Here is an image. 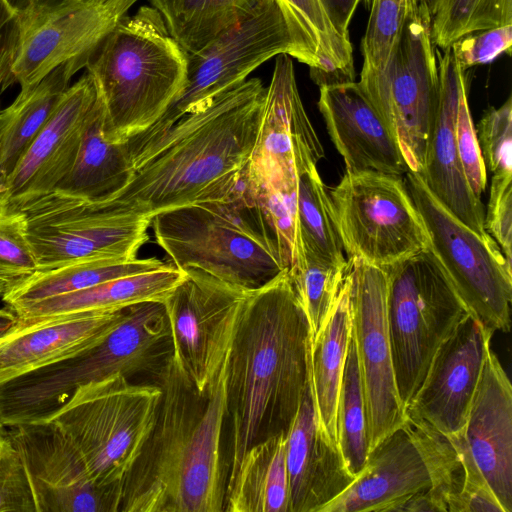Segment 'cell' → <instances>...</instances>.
<instances>
[{"instance_id": "obj_40", "label": "cell", "mask_w": 512, "mask_h": 512, "mask_svg": "<svg viewBox=\"0 0 512 512\" xmlns=\"http://www.w3.org/2000/svg\"><path fill=\"white\" fill-rule=\"evenodd\" d=\"M414 1H370L369 18L361 41L362 68L384 67Z\"/></svg>"}, {"instance_id": "obj_28", "label": "cell", "mask_w": 512, "mask_h": 512, "mask_svg": "<svg viewBox=\"0 0 512 512\" xmlns=\"http://www.w3.org/2000/svg\"><path fill=\"white\" fill-rule=\"evenodd\" d=\"M183 276L184 271L167 264L160 269L10 308L16 313L18 323L78 313L116 311L145 301L163 302Z\"/></svg>"}, {"instance_id": "obj_44", "label": "cell", "mask_w": 512, "mask_h": 512, "mask_svg": "<svg viewBox=\"0 0 512 512\" xmlns=\"http://www.w3.org/2000/svg\"><path fill=\"white\" fill-rule=\"evenodd\" d=\"M171 36L188 53L201 48V34L209 0H149Z\"/></svg>"}, {"instance_id": "obj_33", "label": "cell", "mask_w": 512, "mask_h": 512, "mask_svg": "<svg viewBox=\"0 0 512 512\" xmlns=\"http://www.w3.org/2000/svg\"><path fill=\"white\" fill-rule=\"evenodd\" d=\"M166 265L167 263L155 257L78 262L50 270L35 271L8 288L1 299L6 306L11 307L75 292L108 280L160 269Z\"/></svg>"}, {"instance_id": "obj_46", "label": "cell", "mask_w": 512, "mask_h": 512, "mask_svg": "<svg viewBox=\"0 0 512 512\" xmlns=\"http://www.w3.org/2000/svg\"><path fill=\"white\" fill-rule=\"evenodd\" d=\"M512 25L493 27L465 35L451 46L459 65L467 69L491 63L503 53L511 54Z\"/></svg>"}, {"instance_id": "obj_4", "label": "cell", "mask_w": 512, "mask_h": 512, "mask_svg": "<svg viewBox=\"0 0 512 512\" xmlns=\"http://www.w3.org/2000/svg\"><path fill=\"white\" fill-rule=\"evenodd\" d=\"M150 227L174 267L202 270L247 292L288 269L256 205L247 167L225 198L158 213Z\"/></svg>"}, {"instance_id": "obj_42", "label": "cell", "mask_w": 512, "mask_h": 512, "mask_svg": "<svg viewBox=\"0 0 512 512\" xmlns=\"http://www.w3.org/2000/svg\"><path fill=\"white\" fill-rule=\"evenodd\" d=\"M0 512H37L25 463L8 431L0 436Z\"/></svg>"}, {"instance_id": "obj_53", "label": "cell", "mask_w": 512, "mask_h": 512, "mask_svg": "<svg viewBox=\"0 0 512 512\" xmlns=\"http://www.w3.org/2000/svg\"><path fill=\"white\" fill-rule=\"evenodd\" d=\"M8 1L16 10H21L37 0H8Z\"/></svg>"}, {"instance_id": "obj_23", "label": "cell", "mask_w": 512, "mask_h": 512, "mask_svg": "<svg viewBox=\"0 0 512 512\" xmlns=\"http://www.w3.org/2000/svg\"><path fill=\"white\" fill-rule=\"evenodd\" d=\"M464 436L504 512H512V386L490 349L470 407Z\"/></svg>"}, {"instance_id": "obj_54", "label": "cell", "mask_w": 512, "mask_h": 512, "mask_svg": "<svg viewBox=\"0 0 512 512\" xmlns=\"http://www.w3.org/2000/svg\"><path fill=\"white\" fill-rule=\"evenodd\" d=\"M286 9L292 11L294 14H296L293 9L290 7L288 2L286 0H278ZM297 16V15H296ZM298 17V16H297ZM304 25V24H303Z\"/></svg>"}, {"instance_id": "obj_5", "label": "cell", "mask_w": 512, "mask_h": 512, "mask_svg": "<svg viewBox=\"0 0 512 512\" xmlns=\"http://www.w3.org/2000/svg\"><path fill=\"white\" fill-rule=\"evenodd\" d=\"M85 69L103 108L106 137L126 142L152 126L183 91L188 53L158 11L142 6L118 22Z\"/></svg>"}, {"instance_id": "obj_13", "label": "cell", "mask_w": 512, "mask_h": 512, "mask_svg": "<svg viewBox=\"0 0 512 512\" xmlns=\"http://www.w3.org/2000/svg\"><path fill=\"white\" fill-rule=\"evenodd\" d=\"M329 193L348 259L384 268L427 248L426 228L401 176L346 171Z\"/></svg>"}, {"instance_id": "obj_3", "label": "cell", "mask_w": 512, "mask_h": 512, "mask_svg": "<svg viewBox=\"0 0 512 512\" xmlns=\"http://www.w3.org/2000/svg\"><path fill=\"white\" fill-rule=\"evenodd\" d=\"M266 87L245 80L175 123L132 160L129 183L105 199L152 218L176 207L223 199L248 163Z\"/></svg>"}, {"instance_id": "obj_45", "label": "cell", "mask_w": 512, "mask_h": 512, "mask_svg": "<svg viewBox=\"0 0 512 512\" xmlns=\"http://www.w3.org/2000/svg\"><path fill=\"white\" fill-rule=\"evenodd\" d=\"M455 137L460 163L467 183L474 195L481 198L486 189L487 169L468 105L467 87L462 90L458 102Z\"/></svg>"}, {"instance_id": "obj_34", "label": "cell", "mask_w": 512, "mask_h": 512, "mask_svg": "<svg viewBox=\"0 0 512 512\" xmlns=\"http://www.w3.org/2000/svg\"><path fill=\"white\" fill-rule=\"evenodd\" d=\"M297 216L303 250L321 261L346 266L333 203L317 167L298 177Z\"/></svg>"}, {"instance_id": "obj_1", "label": "cell", "mask_w": 512, "mask_h": 512, "mask_svg": "<svg viewBox=\"0 0 512 512\" xmlns=\"http://www.w3.org/2000/svg\"><path fill=\"white\" fill-rule=\"evenodd\" d=\"M228 353L204 391L171 354L153 373L161 388L156 422L124 482L119 512L225 510L229 468L222 435Z\"/></svg>"}, {"instance_id": "obj_14", "label": "cell", "mask_w": 512, "mask_h": 512, "mask_svg": "<svg viewBox=\"0 0 512 512\" xmlns=\"http://www.w3.org/2000/svg\"><path fill=\"white\" fill-rule=\"evenodd\" d=\"M138 0H37L18 10L9 87L32 86L60 65L89 59Z\"/></svg>"}, {"instance_id": "obj_58", "label": "cell", "mask_w": 512, "mask_h": 512, "mask_svg": "<svg viewBox=\"0 0 512 512\" xmlns=\"http://www.w3.org/2000/svg\"><path fill=\"white\" fill-rule=\"evenodd\" d=\"M426 2H427V0H426Z\"/></svg>"}, {"instance_id": "obj_12", "label": "cell", "mask_w": 512, "mask_h": 512, "mask_svg": "<svg viewBox=\"0 0 512 512\" xmlns=\"http://www.w3.org/2000/svg\"><path fill=\"white\" fill-rule=\"evenodd\" d=\"M406 187L423 220L428 246L468 313L491 331H510L511 263L489 235H480L448 211L419 174Z\"/></svg>"}, {"instance_id": "obj_37", "label": "cell", "mask_w": 512, "mask_h": 512, "mask_svg": "<svg viewBox=\"0 0 512 512\" xmlns=\"http://www.w3.org/2000/svg\"><path fill=\"white\" fill-rule=\"evenodd\" d=\"M346 266L317 259L303 250L288 275L296 296L304 309L310 339L315 338L327 322L345 278Z\"/></svg>"}, {"instance_id": "obj_8", "label": "cell", "mask_w": 512, "mask_h": 512, "mask_svg": "<svg viewBox=\"0 0 512 512\" xmlns=\"http://www.w3.org/2000/svg\"><path fill=\"white\" fill-rule=\"evenodd\" d=\"M158 384L114 374L79 386L50 421L70 439L93 482L123 492L124 482L154 428Z\"/></svg>"}, {"instance_id": "obj_11", "label": "cell", "mask_w": 512, "mask_h": 512, "mask_svg": "<svg viewBox=\"0 0 512 512\" xmlns=\"http://www.w3.org/2000/svg\"><path fill=\"white\" fill-rule=\"evenodd\" d=\"M37 271L78 262L137 258L151 218L114 200H89L54 190L17 210Z\"/></svg>"}, {"instance_id": "obj_39", "label": "cell", "mask_w": 512, "mask_h": 512, "mask_svg": "<svg viewBox=\"0 0 512 512\" xmlns=\"http://www.w3.org/2000/svg\"><path fill=\"white\" fill-rule=\"evenodd\" d=\"M249 178V177H248ZM256 205L262 212L286 267L293 266L303 252L298 228L297 184L285 190L257 186L250 179Z\"/></svg>"}, {"instance_id": "obj_22", "label": "cell", "mask_w": 512, "mask_h": 512, "mask_svg": "<svg viewBox=\"0 0 512 512\" xmlns=\"http://www.w3.org/2000/svg\"><path fill=\"white\" fill-rule=\"evenodd\" d=\"M436 50L439 103L424 170L420 175L433 196L456 218L480 235L488 234L481 198L474 195L465 178L456 144L455 119L466 71L448 47Z\"/></svg>"}, {"instance_id": "obj_15", "label": "cell", "mask_w": 512, "mask_h": 512, "mask_svg": "<svg viewBox=\"0 0 512 512\" xmlns=\"http://www.w3.org/2000/svg\"><path fill=\"white\" fill-rule=\"evenodd\" d=\"M247 294L190 268L163 300L171 332V356L199 391L209 385L228 353Z\"/></svg>"}, {"instance_id": "obj_10", "label": "cell", "mask_w": 512, "mask_h": 512, "mask_svg": "<svg viewBox=\"0 0 512 512\" xmlns=\"http://www.w3.org/2000/svg\"><path fill=\"white\" fill-rule=\"evenodd\" d=\"M425 0H415L381 69L362 68V90L395 136L409 171L421 174L439 103V74Z\"/></svg>"}, {"instance_id": "obj_51", "label": "cell", "mask_w": 512, "mask_h": 512, "mask_svg": "<svg viewBox=\"0 0 512 512\" xmlns=\"http://www.w3.org/2000/svg\"><path fill=\"white\" fill-rule=\"evenodd\" d=\"M16 313L8 306L0 308V338L11 331L17 324Z\"/></svg>"}, {"instance_id": "obj_24", "label": "cell", "mask_w": 512, "mask_h": 512, "mask_svg": "<svg viewBox=\"0 0 512 512\" xmlns=\"http://www.w3.org/2000/svg\"><path fill=\"white\" fill-rule=\"evenodd\" d=\"M286 463L290 512H321L355 480L318 420L309 379L286 435Z\"/></svg>"}, {"instance_id": "obj_41", "label": "cell", "mask_w": 512, "mask_h": 512, "mask_svg": "<svg viewBox=\"0 0 512 512\" xmlns=\"http://www.w3.org/2000/svg\"><path fill=\"white\" fill-rule=\"evenodd\" d=\"M35 271L37 263L26 237L23 214L8 211L0 216V282L7 290Z\"/></svg>"}, {"instance_id": "obj_48", "label": "cell", "mask_w": 512, "mask_h": 512, "mask_svg": "<svg viewBox=\"0 0 512 512\" xmlns=\"http://www.w3.org/2000/svg\"><path fill=\"white\" fill-rule=\"evenodd\" d=\"M261 1L209 0L201 34V48L219 33L246 17Z\"/></svg>"}, {"instance_id": "obj_36", "label": "cell", "mask_w": 512, "mask_h": 512, "mask_svg": "<svg viewBox=\"0 0 512 512\" xmlns=\"http://www.w3.org/2000/svg\"><path fill=\"white\" fill-rule=\"evenodd\" d=\"M427 5L431 39L440 50L465 35L512 25V0H427Z\"/></svg>"}, {"instance_id": "obj_50", "label": "cell", "mask_w": 512, "mask_h": 512, "mask_svg": "<svg viewBox=\"0 0 512 512\" xmlns=\"http://www.w3.org/2000/svg\"><path fill=\"white\" fill-rule=\"evenodd\" d=\"M335 31L345 40L350 41L349 25L362 0H319Z\"/></svg>"}, {"instance_id": "obj_9", "label": "cell", "mask_w": 512, "mask_h": 512, "mask_svg": "<svg viewBox=\"0 0 512 512\" xmlns=\"http://www.w3.org/2000/svg\"><path fill=\"white\" fill-rule=\"evenodd\" d=\"M382 269L395 380L406 408L436 350L468 311L428 248Z\"/></svg>"}, {"instance_id": "obj_19", "label": "cell", "mask_w": 512, "mask_h": 512, "mask_svg": "<svg viewBox=\"0 0 512 512\" xmlns=\"http://www.w3.org/2000/svg\"><path fill=\"white\" fill-rule=\"evenodd\" d=\"M493 333L466 313L436 350L405 412L447 436L464 433Z\"/></svg>"}, {"instance_id": "obj_32", "label": "cell", "mask_w": 512, "mask_h": 512, "mask_svg": "<svg viewBox=\"0 0 512 512\" xmlns=\"http://www.w3.org/2000/svg\"><path fill=\"white\" fill-rule=\"evenodd\" d=\"M350 337L349 285L345 274L334 308L318 335L310 339L308 351V379L318 420L336 445V408Z\"/></svg>"}, {"instance_id": "obj_55", "label": "cell", "mask_w": 512, "mask_h": 512, "mask_svg": "<svg viewBox=\"0 0 512 512\" xmlns=\"http://www.w3.org/2000/svg\"><path fill=\"white\" fill-rule=\"evenodd\" d=\"M7 432V428L0 421V436Z\"/></svg>"}, {"instance_id": "obj_57", "label": "cell", "mask_w": 512, "mask_h": 512, "mask_svg": "<svg viewBox=\"0 0 512 512\" xmlns=\"http://www.w3.org/2000/svg\"><path fill=\"white\" fill-rule=\"evenodd\" d=\"M364 1L365 6H369L371 0H362Z\"/></svg>"}, {"instance_id": "obj_2", "label": "cell", "mask_w": 512, "mask_h": 512, "mask_svg": "<svg viewBox=\"0 0 512 512\" xmlns=\"http://www.w3.org/2000/svg\"><path fill=\"white\" fill-rule=\"evenodd\" d=\"M309 345V323L288 269L248 292L226 363L231 423L227 486L252 445L287 434L308 383Z\"/></svg>"}, {"instance_id": "obj_29", "label": "cell", "mask_w": 512, "mask_h": 512, "mask_svg": "<svg viewBox=\"0 0 512 512\" xmlns=\"http://www.w3.org/2000/svg\"><path fill=\"white\" fill-rule=\"evenodd\" d=\"M83 68L79 63L60 65L38 83L20 88L14 101L0 110V185L5 186L71 79Z\"/></svg>"}, {"instance_id": "obj_17", "label": "cell", "mask_w": 512, "mask_h": 512, "mask_svg": "<svg viewBox=\"0 0 512 512\" xmlns=\"http://www.w3.org/2000/svg\"><path fill=\"white\" fill-rule=\"evenodd\" d=\"M323 156L298 91L292 58L277 55L247 163L248 177L257 186L285 190Z\"/></svg>"}, {"instance_id": "obj_18", "label": "cell", "mask_w": 512, "mask_h": 512, "mask_svg": "<svg viewBox=\"0 0 512 512\" xmlns=\"http://www.w3.org/2000/svg\"><path fill=\"white\" fill-rule=\"evenodd\" d=\"M7 431L25 463L37 512H119L122 493L93 482L79 451L53 421Z\"/></svg>"}, {"instance_id": "obj_56", "label": "cell", "mask_w": 512, "mask_h": 512, "mask_svg": "<svg viewBox=\"0 0 512 512\" xmlns=\"http://www.w3.org/2000/svg\"><path fill=\"white\" fill-rule=\"evenodd\" d=\"M5 290H6V288H5L4 284L0 282V296H2V295H3V293L5 292Z\"/></svg>"}, {"instance_id": "obj_26", "label": "cell", "mask_w": 512, "mask_h": 512, "mask_svg": "<svg viewBox=\"0 0 512 512\" xmlns=\"http://www.w3.org/2000/svg\"><path fill=\"white\" fill-rule=\"evenodd\" d=\"M431 486L426 464L402 425L368 453L353 483L321 512H389Z\"/></svg>"}, {"instance_id": "obj_30", "label": "cell", "mask_w": 512, "mask_h": 512, "mask_svg": "<svg viewBox=\"0 0 512 512\" xmlns=\"http://www.w3.org/2000/svg\"><path fill=\"white\" fill-rule=\"evenodd\" d=\"M133 172L125 142L106 137L103 108L96 99L75 162L55 190L89 200H101L123 189Z\"/></svg>"}, {"instance_id": "obj_31", "label": "cell", "mask_w": 512, "mask_h": 512, "mask_svg": "<svg viewBox=\"0 0 512 512\" xmlns=\"http://www.w3.org/2000/svg\"><path fill=\"white\" fill-rule=\"evenodd\" d=\"M286 433L252 445L227 486L229 512H290Z\"/></svg>"}, {"instance_id": "obj_38", "label": "cell", "mask_w": 512, "mask_h": 512, "mask_svg": "<svg viewBox=\"0 0 512 512\" xmlns=\"http://www.w3.org/2000/svg\"><path fill=\"white\" fill-rule=\"evenodd\" d=\"M315 42L321 69L311 77L319 86L355 81L353 46L333 28L319 0H286Z\"/></svg>"}, {"instance_id": "obj_52", "label": "cell", "mask_w": 512, "mask_h": 512, "mask_svg": "<svg viewBox=\"0 0 512 512\" xmlns=\"http://www.w3.org/2000/svg\"><path fill=\"white\" fill-rule=\"evenodd\" d=\"M8 212V196L5 186L0 185V216Z\"/></svg>"}, {"instance_id": "obj_25", "label": "cell", "mask_w": 512, "mask_h": 512, "mask_svg": "<svg viewBox=\"0 0 512 512\" xmlns=\"http://www.w3.org/2000/svg\"><path fill=\"white\" fill-rule=\"evenodd\" d=\"M125 310L17 322L0 338V385L97 344L122 320Z\"/></svg>"}, {"instance_id": "obj_43", "label": "cell", "mask_w": 512, "mask_h": 512, "mask_svg": "<svg viewBox=\"0 0 512 512\" xmlns=\"http://www.w3.org/2000/svg\"><path fill=\"white\" fill-rule=\"evenodd\" d=\"M479 144L485 165L493 174H512V99L490 107L479 126Z\"/></svg>"}, {"instance_id": "obj_7", "label": "cell", "mask_w": 512, "mask_h": 512, "mask_svg": "<svg viewBox=\"0 0 512 512\" xmlns=\"http://www.w3.org/2000/svg\"><path fill=\"white\" fill-rule=\"evenodd\" d=\"M172 352L163 302L126 307L122 320L97 344L8 382L18 414L28 422L53 418L76 388L114 374L154 373Z\"/></svg>"}, {"instance_id": "obj_6", "label": "cell", "mask_w": 512, "mask_h": 512, "mask_svg": "<svg viewBox=\"0 0 512 512\" xmlns=\"http://www.w3.org/2000/svg\"><path fill=\"white\" fill-rule=\"evenodd\" d=\"M287 54L320 69L318 49L309 31L278 0H262L246 17L188 54L186 85L174 103L147 130L127 140L131 160L175 123L237 86L268 59Z\"/></svg>"}, {"instance_id": "obj_20", "label": "cell", "mask_w": 512, "mask_h": 512, "mask_svg": "<svg viewBox=\"0 0 512 512\" xmlns=\"http://www.w3.org/2000/svg\"><path fill=\"white\" fill-rule=\"evenodd\" d=\"M86 72L62 94L51 116L8 178V211L56 189L71 170L96 103Z\"/></svg>"}, {"instance_id": "obj_47", "label": "cell", "mask_w": 512, "mask_h": 512, "mask_svg": "<svg viewBox=\"0 0 512 512\" xmlns=\"http://www.w3.org/2000/svg\"><path fill=\"white\" fill-rule=\"evenodd\" d=\"M512 174H493L484 226L511 263Z\"/></svg>"}, {"instance_id": "obj_21", "label": "cell", "mask_w": 512, "mask_h": 512, "mask_svg": "<svg viewBox=\"0 0 512 512\" xmlns=\"http://www.w3.org/2000/svg\"><path fill=\"white\" fill-rule=\"evenodd\" d=\"M319 88L318 108L346 171L396 176L409 171L395 136L358 82Z\"/></svg>"}, {"instance_id": "obj_16", "label": "cell", "mask_w": 512, "mask_h": 512, "mask_svg": "<svg viewBox=\"0 0 512 512\" xmlns=\"http://www.w3.org/2000/svg\"><path fill=\"white\" fill-rule=\"evenodd\" d=\"M351 333L361 375L369 451L401 427V403L392 361L386 317L387 276L384 269L348 259Z\"/></svg>"}, {"instance_id": "obj_27", "label": "cell", "mask_w": 512, "mask_h": 512, "mask_svg": "<svg viewBox=\"0 0 512 512\" xmlns=\"http://www.w3.org/2000/svg\"><path fill=\"white\" fill-rule=\"evenodd\" d=\"M409 432L429 472L438 512H504L469 450L464 433L447 436L405 412Z\"/></svg>"}, {"instance_id": "obj_49", "label": "cell", "mask_w": 512, "mask_h": 512, "mask_svg": "<svg viewBox=\"0 0 512 512\" xmlns=\"http://www.w3.org/2000/svg\"><path fill=\"white\" fill-rule=\"evenodd\" d=\"M17 37L18 10L8 0H0V91L9 87Z\"/></svg>"}, {"instance_id": "obj_35", "label": "cell", "mask_w": 512, "mask_h": 512, "mask_svg": "<svg viewBox=\"0 0 512 512\" xmlns=\"http://www.w3.org/2000/svg\"><path fill=\"white\" fill-rule=\"evenodd\" d=\"M336 440L349 472L356 478L367 460L369 443L359 362L352 333L337 401Z\"/></svg>"}]
</instances>
